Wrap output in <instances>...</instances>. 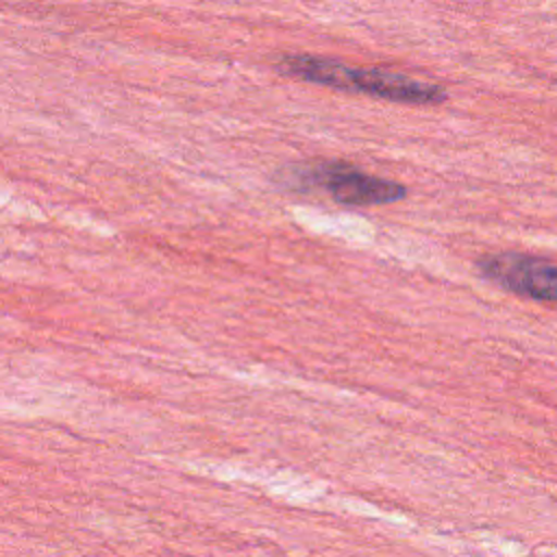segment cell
<instances>
[{"label":"cell","mask_w":557,"mask_h":557,"mask_svg":"<svg viewBox=\"0 0 557 557\" xmlns=\"http://www.w3.org/2000/svg\"><path fill=\"white\" fill-rule=\"evenodd\" d=\"M278 181L283 187L296 191L324 189L335 202L346 207L389 205L407 196L405 185L366 174L363 170L346 161H313L287 165L278 172Z\"/></svg>","instance_id":"obj_1"},{"label":"cell","mask_w":557,"mask_h":557,"mask_svg":"<svg viewBox=\"0 0 557 557\" xmlns=\"http://www.w3.org/2000/svg\"><path fill=\"white\" fill-rule=\"evenodd\" d=\"M348 91L405 104H440L448 98L446 89L435 83H424L381 67H350Z\"/></svg>","instance_id":"obj_3"},{"label":"cell","mask_w":557,"mask_h":557,"mask_svg":"<svg viewBox=\"0 0 557 557\" xmlns=\"http://www.w3.org/2000/svg\"><path fill=\"white\" fill-rule=\"evenodd\" d=\"M476 268L485 278L513 294L533 300H557V265L546 259L500 252L481 257Z\"/></svg>","instance_id":"obj_2"}]
</instances>
